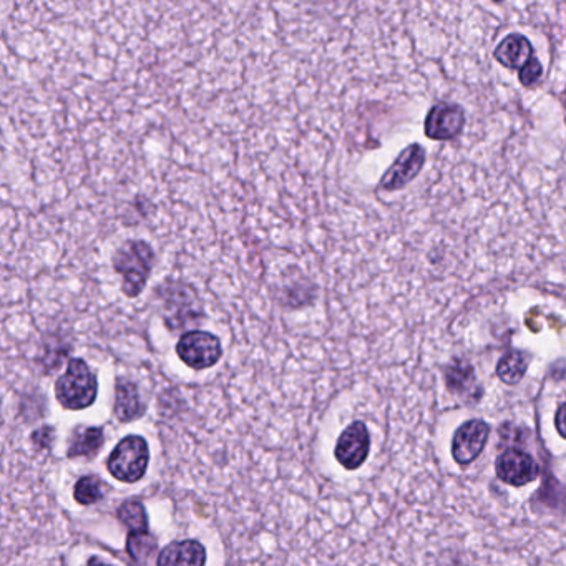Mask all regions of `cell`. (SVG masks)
<instances>
[{"mask_svg": "<svg viewBox=\"0 0 566 566\" xmlns=\"http://www.w3.org/2000/svg\"><path fill=\"white\" fill-rule=\"evenodd\" d=\"M542 77V62H540L537 57H533V59L518 72V80H520L523 87H533V85H537Z\"/></svg>", "mask_w": 566, "mask_h": 566, "instance_id": "20", "label": "cell"}, {"mask_svg": "<svg viewBox=\"0 0 566 566\" xmlns=\"http://www.w3.org/2000/svg\"><path fill=\"white\" fill-rule=\"evenodd\" d=\"M555 427H557L563 439H566V402L560 405V409L557 410V415H555Z\"/></svg>", "mask_w": 566, "mask_h": 566, "instance_id": "21", "label": "cell"}, {"mask_svg": "<svg viewBox=\"0 0 566 566\" xmlns=\"http://www.w3.org/2000/svg\"><path fill=\"white\" fill-rule=\"evenodd\" d=\"M445 379L450 391L460 396H472V392L480 394L479 386L475 381L474 367L469 362L462 359H455L447 369H445Z\"/></svg>", "mask_w": 566, "mask_h": 566, "instance_id": "14", "label": "cell"}, {"mask_svg": "<svg viewBox=\"0 0 566 566\" xmlns=\"http://www.w3.org/2000/svg\"><path fill=\"white\" fill-rule=\"evenodd\" d=\"M495 60L498 64L510 70H520L535 57L533 45L530 40L522 34H510L497 45L495 49Z\"/></svg>", "mask_w": 566, "mask_h": 566, "instance_id": "11", "label": "cell"}, {"mask_svg": "<svg viewBox=\"0 0 566 566\" xmlns=\"http://www.w3.org/2000/svg\"><path fill=\"white\" fill-rule=\"evenodd\" d=\"M155 261L157 254L147 241L128 240L120 244L113 254L112 266L122 279V293L127 298H138L145 291Z\"/></svg>", "mask_w": 566, "mask_h": 566, "instance_id": "2", "label": "cell"}, {"mask_svg": "<svg viewBox=\"0 0 566 566\" xmlns=\"http://www.w3.org/2000/svg\"><path fill=\"white\" fill-rule=\"evenodd\" d=\"M98 382L87 362L70 359L67 371L55 382V397L69 410L87 409L97 399Z\"/></svg>", "mask_w": 566, "mask_h": 566, "instance_id": "3", "label": "cell"}, {"mask_svg": "<svg viewBox=\"0 0 566 566\" xmlns=\"http://www.w3.org/2000/svg\"><path fill=\"white\" fill-rule=\"evenodd\" d=\"M88 566H110V565H108V563L103 562V560H100V558L98 557H93L90 558V560H88Z\"/></svg>", "mask_w": 566, "mask_h": 566, "instance_id": "22", "label": "cell"}, {"mask_svg": "<svg viewBox=\"0 0 566 566\" xmlns=\"http://www.w3.org/2000/svg\"><path fill=\"white\" fill-rule=\"evenodd\" d=\"M160 313L170 331H183L198 326L205 319L200 294L190 283L168 278L155 289Z\"/></svg>", "mask_w": 566, "mask_h": 566, "instance_id": "1", "label": "cell"}, {"mask_svg": "<svg viewBox=\"0 0 566 566\" xmlns=\"http://www.w3.org/2000/svg\"><path fill=\"white\" fill-rule=\"evenodd\" d=\"M128 553L135 562H147L157 550V540L148 533H130L127 540Z\"/></svg>", "mask_w": 566, "mask_h": 566, "instance_id": "19", "label": "cell"}, {"mask_svg": "<svg viewBox=\"0 0 566 566\" xmlns=\"http://www.w3.org/2000/svg\"><path fill=\"white\" fill-rule=\"evenodd\" d=\"M118 518L130 528V533H148V517L142 503L127 500L118 508Z\"/></svg>", "mask_w": 566, "mask_h": 566, "instance_id": "17", "label": "cell"}, {"mask_svg": "<svg viewBox=\"0 0 566 566\" xmlns=\"http://www.w3.org/2000/svg\"><path fill=\"white\" fill-rule=\"evenodd\" d=\"M176 354L191 369L205 371L218 364L223 356V346L211 332L188 331L176 344Z\"/></svg>", "mask_w": 566, "mask_h": 566, "instance_id": "5", "label": "cell"}, {"mask_svg": "<svg viewBox=\"0 0 566 566\" xmlns=\"http://www.w3.org/2000/svg\"><path fill=\"white\" fill-rule=\"evenodd\" d=\"M369 450H371V435L366 424L354 422L337 440L334 455L344 469L357 470L366 462Z\"/></svg>", "mask_w": 566, "mask_h": 566, "instance_id": "8", "label": "cell"}, {"mask_svg": "<svg viewBox=\"0 0 566 566\" xmlns=\"http://www.w3.org/2000/svg\"><path fill=\"white\" fill-rule=\"evenodd\" d=\"M427 153L419 143H412L410 147L402 150L401 155L396 158V162L389 166V170L384 173L379 188L384 191H399L419 176L420 171L424 170Z\"/></svg>", "mask_w": 566, "mask_h": 566, "instance_id": "6", "label": "cell"}, {"mask_svg": "<svg viewBox=\"0 0 566 566\" xmlns=\"http://www.w3.org/2000/svg\"><path fill=\"white\" fill-rule=\"evenodd\" d=\"M464 127V108L455 103H437L425 117V137L434 142H450L459 137Z\"/></svg>", "mask_w": 566, "mask_h": 566, "instance_id": "7", "label": "cell"}, {"mask_svg": "<svg viewBox=\"0 0 566 566\" xmlns=\"http://www.w3.org/2000/svg\"><path fill=\"white\" fill-rule=\"evenodd\" d=\"M490 427L484 420H469L455 432L454 444H452V454L457 464L467 465L474 462L485 444H487Z\"/></svg>", "mask_w": 566, "mask_h": 566, "instance_id": "10", "label": "cell"}, {"mask_svg": "<svg viewBox=\"0 0 566 566\" xmlns=\"http://www.w3.org/2000/svg\"><path fill=\"white\" fill-rule=\"evenodd\" d=\"M150 462L147 440L140 435H128L120 440L108 459V472L123 484H135L143 479Z\"/></svg>", "mask_w": 566, "mask_h": 566, "instance_id": "4", "label": "cell"}, {"mask_svg": "<svg viewBox=\"0 0 566 566\" xmlns=\"http://www.w3.org/2000/svg\"><path fill=\"white\" fill-rule=\"evenodd\" d=\"M527 367V356L522 351H510L498 362L497 376L505 384L513 386V384H518V382L522 381L525 372H527Z\"/></svg>", "mask_w": 566, "mask_h": 566, "instance_id": "16", "label": "cell"}, {"mask_svg": "<svg viewBox=\"0 0 566 566\" xmlns=\"http://www.w3.org/2000/svg\"><path fill=\"white\" fill-rule=\"evenodd\" d=\"M206 550L196 540L173 542L158 555V566H205Z\"/></svg>", "mask_w": 566, "mask_h": 566, "instance_id": "12", "label": "cell"}, {"mask_svg": "<svg viewBox=\"0 0 566 566\" xmlns=\"http://www.w3.org/2000/svg\"><path fill=\"white\" fill-rule=\"evenodd\" d=\"M145 414L138 387L132 381L120 379L115 387V415L122 422H132Z\"/></svg>", "mask_w": 566, "mask_h": 566, "instance_id": "13", "label": "cell"}, {"mask_svg": "<svg viewBox=\"0 0 566 566\" xmlns=\"http://www.w3.org/2000/svg\"><path fill=\"white\" fill-rule=\"evenodd\" d=\"M103 445V432L98 427H82L75 430L70 440L69 457H87L97 452Z\"/></svg>", "mask_w": 566, "mask_h": 566, "instance_id": "15", "label": "cell"}, {"mask_svg": "<svg viewBox=\"0 0 566 566\" xmlns=\"http://www.w3.org/2000/svg\"><path fill=\"white\" fill-rule=\"evenodd\" d=\"M105 495V484L95 475H88L75 485L74 497L80 505H93L100 502Z\"/></svg>", "mask_w": 566, "mask_h": 566, "instance_id": "18", "label": "cell"}, {"mask_svg": "<svg viewBox=\"0 0 566 566\" xmlns=\"http://www.w3.org/2000/svg\"><path fill=\"white\" fill-rule=\"evenodd\" d=\"M495 470H497L498 479L505 484L515 485V487L532 484L540 474V467L532 455L517 449L503 452L497 459Z\"/></svg>", "mask_w": 566, "mask_h": 566, "instance_id": "9", "label": "cell"}]
</instances>
